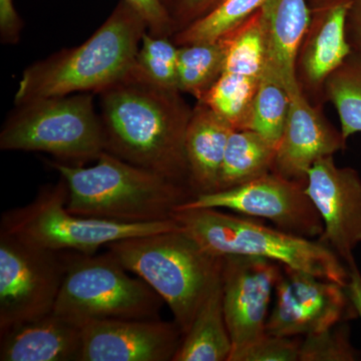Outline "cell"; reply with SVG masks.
<instances>
[{"label":"cell","mask_w":361,"mask_h":361,"mask_svg":"<svg viewBox=\"0 0 361 361\" xmlns=\"http://www.w3.org/2000/svg\"><path fill=\"white\" fill-rule=\"evenodd\" d=\"M99 97L106 152L190 188L185 137L193 109L180 90L129 73Z\"/></svg>","instance_id":"cell-1"},{"label":"cell","mask_w":361,"mask_h":361,"mask_svg":"<svg viewBox=\"0 0 361 361\" xmlns=\"http://www.w3.org/2000/svg\"><path fill=\"white\" fill-rule=\"evenodd\" d=\"M147 32L139 14L121 0L82 44L27 66L18 82L14 104L80 92L99 94L129 75Z\"/></svg>","instance_id":"cell-2"},{"label":"cell","mask_w":361,"mask_h":361,"mask_svg":"<svg viewBox=\"0 0 361 361\" xmlns=\"http://www.w3.org/2000/svg\"><path fill=\"white\" fill-rule=\"evenodd\" d=\"M68 185L71 213L118 223L173 219L178 207L193 198L191 189L158 173L104 152L90 167L45 160Z\"/></svg>","instance_id":"cell-3"},{"label":"cell","mask_w":361,"mask_h":361,"mask_svg":"<svg viewBox=\"0 0 361 361\" xmlns=\"http://www.w3.org/2000/svg\"><path fill=\"white\" fill-rule=\"evenodd\" d=\"M106 249L161 296L184 334L222 276L223 256L180 228L118 240Z\"/></svg>","instance_id":"cell-4"},{"label":"cell","mask_w":361,"mask_h":361,"mask_svg":"<svg viewBox=\"0 0 361 361\" xmlns=\"http://www.w3.org/2000/svg\"><path fill=\"white\" fill-rule=\"evenodd\" d=\"M173 219L182 231L215 255L265 258L343 287L348 283V266L318 239L296 236L222 209L176 211Z\"/></svg>","instance_id":"cell-5"},{"label":"cell","mask_w":361,"mask_h":361,"mask_svg":"<svg viewBox=\"0 0 361 361\" xmlns=\"http://www.w3.org/2000/svg\"><path fill=\"white\" fill-rule=\"evenodd\" d=\"M94 94L42 97L16 106L0 132V149L42 152L73 166L97 161L106 152V137Z\"/></svg>","instance_id":"cell-6"},{"label":"cell","mask_w":361,"mask_h":361,"mask_svg":"<svg viewBox=\"0 0 361 361\" xmlns=\"http://www.w3.org/2000/svg\"><path fill=\"white\" fill-rule=\"evenodd\" d=\"M66 202L68 185L61 177L40 188L30 203L2 214L0 232L40 248L92 255L118 240L179 228L174 219L130 224L84 217L71 213Z\"/></svg>","instance_id":"cell-7"},{"label":"cell","mask_w":361,"mask_h":361,"mask_svg":"<svg viewBox=\"0 0 361 361\" xmlns=\"http://www.w3.org/2000/svg\"><path fill=\"white\" fill-rule=\"evenodd\" d=\"M130 273L109 251L70 252L54 312L80 326L101 320L159 319L163 299Z\"/></svg>","instance_id":"cell-8"},{"label":"cell","mask_w":361,"mask_h":361,"mask_svg":"<svg viewBox=\"0 0 361 361\" xmlns=\"http://www.w3.org/2000/svg\"><path fill=\"white\" fill-rule=\"evenodd\" d=\"M68 259L0 232V334L54 311Z\"/></svg>","instance_id":"cell-9"},{"label":"cell","mask_w":361,"mask_h":361,"mask_svg":"<svg viewBox=\"0 0 361 361\" xmlns=\"http://www.w3.org/2000/svg\"><path fill=\"white\" fill-rule=\"evenodd\" d=\"M306 183L268 173L231 189L199 194L177 210L215 208L270 221L278 229L296 236L318 239L323 222L307 192Z\"/></svg>","instance_id":"cell-10"},{"label":"cell","mask_w":361,"mask_h":361,"mask_svg":"<svg viewBox=\"0 0 361 361\" xmlns=\"http://www.w3.org/2000/svg\"><path fill=\"white\" fill-rule=\"evenodd\" d=\"M283 265L244 255L223 256V306L232 341L229 361H237L266 334L271 301Z\"/></svg>","instance_id":"cell-11"},{"label":"cell","mask_w":361,"mask_h":361,"mask_svg":"<svg viewBox=\"0 0 361 361\" xmlns=\"http://www.w3.org/2000/svg\"><path fill=\"white\" fill-rule=\"evenodd\" d=\"M356 315L343 286L283 265L266 334L305 336Z\"/></svg>","instance_id":"cell-12"},{"label":"cell","mask_w":361,"mask_h":361,"mask_svg":"<svg viewBox=\"0 0 361 361\" xmlns=\"http://www.w3.org/2000/svg\"><path fill=\"white\" fill-rule=\"evenodd\" d=\"M306 192L323 222L318 238L344 263L353 260L361 243V176L355 169L341 168L334 156L316 161L306 177Z\"/></svg>","instance_id":"cell-13"},{"label":"cell","mask_w":361,"mask_h":361,"mask_svg":"<svg viewBox=\"0 0 361 361\" xmlns=\"http://www.w3.org/2000/svg\"><path fill=\"white\" fill-rule=\"evenodd\" d=\"M183 336L174 320L92 322L82 326V361H173Z\"/></svg>","instance_id":"cell-14"},{"label":"cell","mask_w":361,"mask_h":361,"mask_svg":"<svg viewBox=\"0 0 361 361\" xmlns=\"http://www.w3.org/2000/svg\"><path fill=\"white\" fill-rule=\"evenodd\" d=\"M290 99L273 171L288 179L306 183L308 171L316 161L345 149L346 140L310 104L302 89L291 92Z\"/></svg>","instance_id":"cell-15"},{"label":"cell","mask_w":361,"mask_h":361,"mask_svg":"<svg viewBox=\"0 0 361 361\" xmlns=\"http://www.w3.org/2000/svg\"><path fill=\"white\" fill-rule=\"evenodd\" d=\"M310 23L297 58L301 87L323 90L325 82L353 54L348 37L351 0H308Z\"/></svg>","instance_id":"cell-16"},{"label":"cell","mask_w":361,"mask_h":361,"mask_svg":"<svg viewBox=\"0 0 361 361\" xmlns=\"http://www.w3.org/2000/svg\"><path fill=\"white\" fill-rule=\"evenodd\" d=\"M82 326L56 312L0 334L1 361H82Z\"/></svg>","instance_id":"cell-17"},{"label":"cell","mask_w":361,"mask_h":361,"mask_svg":"<svg viewBox=\"0 0 361 361\" xmlns=\"http://www.w3.org/2000/svg\"><path fill=\"white\" fill-rule=\"evenodd\" d=\"M268 47L267 71L289 94L302 89L297 58L310 23L308 0H267L262 7Z\"/></svg>","instance_id":"cell-18"},{"label":"cell","mask_w":361,"mask_h":361,"mask_svg":"<svg viewBox=\"0 0 361 361\" xmlns=\"http://www.w3.org/2000/svg\"><path fill=\"white\" fill-rule=\"evenodd\" d=\"M233 129L205 104L192 111L185 137L189 184L194 196L218 190L221 168Z\"/></svg>","instance_id":"cell-19"},{"label":"cell","mask_w":361,"mask_h":361,"mask_svg":"<svg viewBox=\"0 0 361 361\" xmlns=\"http://www.w3.org/2000/svg\"><path fill=\"white\" fill-rule=\"evenodd\" d=\"M232 349L220 281L195 315L173 361H229Z\"/></svg>","instance_id":"cell-20"},{"label":"cell","mask_w":361,"mask_h":361,"mask_svg":"<svg viewBox=\"0 0 361 361\" xmlns=\"http://www.w3.org/2000/svg\"><path fill=\"white\" fill-rule=\"evenodd\" d=\"M277 147L254 130H233L226 147L217 191L240 186L272 172Z\"/></svg>","instance_id":"cell-21"},{"label":"cell","mask_w":361,"mask_h":361,"mask_svg":"<svg viewBox=\"0 0 361 361\" xmlns=\"http://www.w3.org/2000/svg\"><path fill=\"white\" fill-rule=\"evenodd\" d=\"M220 40L225 47L223 73L259 80L264 75L268 47L262 8Z\"/></svg>","instance_id":"cell-22"},{"label":"cell","mask_w":361,"mask_h":361,"mask_svg":"<svg viewBox=\"0 0 361 361\" xmlns=\"http://www.w3.org/2000/svg\"><path fill=\"white\" fill-rule=\"evenodd\" d=\"M222 40L182 45L178 49V90L200 102L224 71Z\"/></svg>","instance_id":"cell-23"},{"label":"cell","mask_w":361,"mask_h":361,"mask_svg":"<svg viewBox=\"0 0 361 361\" xmlns=\"http://www.w3.org/2000/svg\"><path fill=\"white\" fill-rule=\"evenodd\" d=\"M267 0H221L212 11L174 35L178 47L218 42L260 11Z\"/></svg>","instance_id":"cell-24"},{"label":"cell","mask_w":361,"mask_h":361,"mask_svg":"<svg viewBox=\"0 0 361 361\" xmlns=\"http://www.w3.org/2000/svg\"><path fill=\"white\" fill-rule=\"evenodd\" d=\"M260 80L223 73L200 102L233 129L246 130Z\"/></svg>","instance_id":"cell-25"},{"label":"cell","mask_w":361,"mask_h":361,"mask_svg":"<svg viewBox=\"0 0 361 361\" xmlns=\"http://www.w3.org/2000/svg\"><path fill=\"white\" fill-rule=\"evenodd\" d=\"M325 96L336 106L341 132L349 137L361 133V58L355 52L348 56L325 82Z\"/></svg>","instance_id":"cell-26"},{"label":"cell","mask_w":361,"mask_h":361,"mask_svg":"<svg viewBox=\"0 0 361 361\" xmlns=\"http://www.w3.org/2000/svg\"><path fill=\"white\" fill-rule=\"evenodd\" d=\"M290 101L286 87L265 71L259 82L246 130H254L278 147L288 118Z\"/></svg>","instance_id":"cell-27"},{"label":"cell","mask_w":361,"mask_h":361,"mask_svg":"<svg viewBox=\"0 0 361 361\" xmlns=\"http://www.w3.org/2000/svg\"><path fill=\"white\" fill-rule=\"evenodd\" d=\"M178 49L170 37L147 32L130 75L164 89L178 90Z\"/></svg>","instance_id":"cell-28"},{"label":"cell","mask_w":361,"mask_h":361,"mask_svg":"<svg viewBox=\"0 0 361 361\" xmlns=\"http://www.w3.org/2000/svg\"><path fill=\"white\" fill-rule=\"evenodd\" d=\"M358 351L350 341L348 323L341 322L329 329L304 336L299 361H355Z\"/></svg>","instance_id":"cell-29"},{"label":"cell","mask_w":361,"mask_h":361,"mask_svg":"<svg viewBox=\"0 0 361 361\" xmlns=\"http://www.w3.org/2000/svg\"><path fill=\"white\" fill-rule=\"evenodd\" d=\"M302 339L265 334L239 356L237 361H299Z\"/></svg>","instance_id":"cell-30"},{"label":"cell","mask_w":361,"mask_h":361,"mask_svg":"<svg viewBox=\"0 0 361 361\" xmlns=\"http://www.w3.org/2000/svg\"><path fill=\"white\" fill-rule=\"evenodd\" d=\"M146 23L148 32L156 37L174 35L176 21L163 0H125Z\"/></svg>","instance_id":"cell-31"},{"label":"cell","mask_w":361,"mask_h":361,"mask_svg":"<svg viewBox=\"0 0 361 361\" xmlns=\"http://www.w3.org/2000/svg\"><path fill=\"white\" fill-rule=\"evenodd\" d=\"M23 23L13 0H0V40L4 44L20 42Z\"/></svg>","instance_id":"cell-32"},{"label":"cell","mask_w":361,"mask_h":361,"mask_svg":"<svg viewBox=\"0 0 361 361\" xmlns=\"http://www.w3.org/2000/svg\"><path fill=\"white\" fill-rule=\"evenodd\" d=\"M221 0H179L176 11L177 32L212 11Z\"/></svg>","instance_id":"cell-33"},{"label":"cell","mask_w":361,"mask_h":361,"mask_svg":"<svg viewBox=\"0 0 361 361\" xmlns=\"http://www.w3.org/2000/svg\"><path fill=\"white\" fill-rule=\"evenodd\" d=\"M348 37L353 51L361 58V0H351L348 16Z\"/></svg>","instance_id":"cell-34"},{"label":"cell","mask_w":361,"mask_h":361,"mask_svg":"<svg viewBox=\"0 0 361 361\" xmlns=\"http://www.w3.org/2000/svg\"><path fill=\"white\" fill-rule=\"evenodd\" d=\"M348 270V283L344 286L351 305L356 314L361 318V272L356 264L355 259L346 263Z\"/></svg>","instance_id":"cell-35"}]
</instances>
